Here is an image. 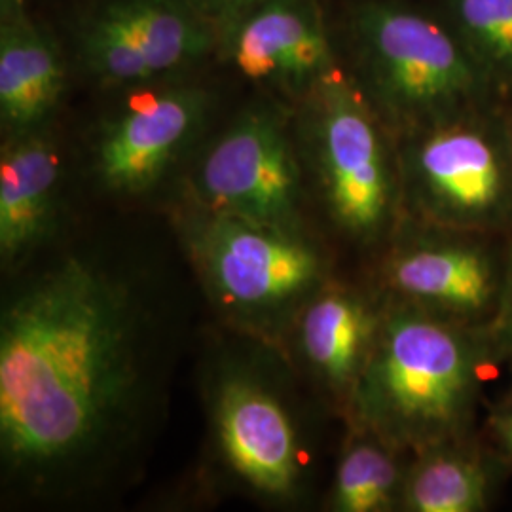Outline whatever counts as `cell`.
Masks as SVG:
<instances>
[{"label": "cell", "instance_id": "obj_23", "mask_svg": "<svg viewBox=\"0 0 512 512\" xmlns=\"http://www.w3.org/2000/svg\"><path fill=\"white\" fill-rule=\"evenodd\" d=\"M511 105V124H512V103H509Z\"/></svg>", "mask_w": 512, "mask_h": 512}, {"label": "cell", "instance_id": "obj_22", "mask_svg": "<svg viewBox=\"0 0 512 512\" xmlns=\"http://www.w3.org/2000/svg\"><path fill=\"white\" fill-rule=\"evenodd\" d=\"M2 19H12L23 14V0H0Z\"/></svg>", "mask_w": 512, "mask_h": 512}, {"label": "cell", "instance_id": "obj_2", "mask_svg": "<svg viewBox=\"0 0 512 512\" xmlns=\"http://www.w3.org/2000/svg\"><path fill=\"white\" fill-rule=\"evenodd\" d=\"M503 359L494 329L454 323L399 300L349 395L361 429L414 454L473 437L482 387Z\"/></svg>", "mask_w": 512, "mask_h": 512}, {"label": "cell", "instance_id": "obj_20", "mask_svg": "<svg viewBox=\"0 0 512 512\" xmlns=\"http://www.w3.org/2000/svg\"><path fill=\"white\" fill-rule=\"evenodd\" d=\"M494 332L495 338H497V346H499L503 359H512V251L507 291H505L503 308H501L499 319L495 323Z\"/></svg>", "mask_w": 512, "mask_h": 512}, {"label": "cell", "instance_id": "obj_21", "mask_svg": "<svg viewBox=\"0 0 512 512\" xmlns=\"http://www.w3.org/2000/svg\"><path fill=\"white\" fill-rule=\"evenodd\" d=\"M488 429L501 452L512 459V406L492 410L488 414Z\"/></svg>", "mask_w": 512, "mask_h": 512}, {"label": "cell", "instance_id": "obj_8", "mask_svg": "<svg viewBox=\"0 0 512 512\" xmlns=\"http://www.w3.org/2000/svg\"><path fill=\"white\" fill-rule=\"evenodd\" d=\"M215 27L194 0H107L82 31V57L110 84H143L198 59Z\"/></svg>", "mask_w": 512, "mask_h": 512}, {"label": "cell", "instance_id": "obj_11", "mask_svg": "<svg viewBox=\"0 0 512 512\" xmlns=\"http://www.w3.org/2000/svg\"><path fill=\"white\" fill-rule=\"evenodd\" d=\"M226 37L234 65L251 80L300 90L315 88L336 69L313 0H262Z\"/></svg>", "mask_w": 512, "mask_h": 512}, {"label": "cell", "instance_id": "obj_6", "mask_svg": "<svg viewBox=\"0 0 512 512\" xmlns=\"http://www.w3.org/2000/svg\"><path fill=\"white\" fill-rule=\"evenodd\" d=\"M385 264L391 298L442 319L494 329L503 308L512 238L416 220Z\"/></svg>", "mask_w": 512, "mask_h": 512}, {"label": "cell", "instance_id": "obj_19", "mask_svg": "<svg viewBox=\"0 0 512 512\" xmlns=\"http://www.w3.org/2000/svg\"><path fill=\"white\" fill-rule=\"evenodd\" d=\"M205 18L219 31L228 33L262 0H194Z\"/></svg>", "mask_w": 512, "mask_h": 512}, {"label": "cell", "instance_id": "obj_4", "mask_svg": "<svg viewBox=\"0 0 512 512\" xmlns=\"http://www.w3.org/2000/svg\"><path fill=\"white\" fill-rule=\"evenodd\" d=\"M414 220L512 238L511 105L495 101L399 135Z\"/></svg>", "mask_w": 512, "mask_h": 512}, {"label": "cell", "instance_id": "obj_18", "mask_svg": "<svg viewBox=\"0 0 512 512\" xmlns=\"http://www.w3.org/2000/svg\"><path fill=\"white\" fill-rule=\"evenodd\" d=\"M393 446L366 431L353 440L338 463L332 486V509L340 512L391 511L401 505L404 476Z\"/></svg>", "mask_w": 512, "mask_h": 512}, {"label": "cell", "instance_id": "obj_7", "mask_svg": "<svg viewBox=\"0 0 512 512\" xmlns=\"http://www.w3.org/2000/svg\"><path fill=\"white\" fill-rule=\"evenodd\" d=\"M192 247L220 300L247 315L285 310L321 285L325 264L294 228L211 211Z\"/></svg>", "mask_w": 512, "mask_h": 512}, {"label": "cell", "instance_id": "obj_13", "mask_svg": "<svg viewBox=\"0 0 512 512\" xmlns=\"http://www.w3.org/2000/svg\"><path fill=\"white\" fill-rule=\"evenodd\" d=\"M0 158V253L12 262L46 238L54 226L59 160L35 133L16 135Z\"/></svg>", "mask_w": 512, "mask_h": 512}, {"label": "cell", "instance_id": "obj_24", "mask_svg": "<svg viewBox=\"0 0 512 512\" xmlns=\"http://www.w3.org/2000/svg\"><path fill=\"white\" fill-rule=\"evenodd\" d=\"M511 406H512V403H511Z\"/></svg>", "mask_w": 512, "mask_h": 512}, {"label": "cell", "instance_id": "obj_14", "mask_svg": "<svg viewBox=\"0 0 512 512\" xmlns=\"http://www.w3.org/2000/svg\"><path fill=\"white\" fill-rule=\"evenodd\" d=\"M382 313L346 289L319 294L304 311L302 349L317 374L348 399L374 348Z\"/></svg>", "mask_w": 512, "mask_h": 512}, {"label": "cell", "instance_id": "obj_15", "mask_svg": "<svg viewBox=\"0 0 512 512\" xmlns=\"http://www.w3.org/2000/svg\"><path fill=\"white\" fill-rule=\"evenodd\" d=\"M63 65L54 44L23 14L2 19L0 114L14 135L35 133L63 93Z\"/></svg>", "mask_w": 512, "mask_h": 512}, {"label": "cell", "instance_id": "obj_1", "mask_svg": "<svg viewBox=\"0 0 512 512\" xmlns=\"http://www.w3.org/2000/svg\"><path fill=\"white\" fill-rule=\"evenodd\" d=\"M145 311L126 279L67 256L2 310L0 446L33 480L86 471L122 444L147 389Z\"/></svg>", "mask_w": 512, "mask_h": 512}, {"label": "cell", "instance_id": "obj_9", "mask_svg": "<svg viewBox=\"0 0 512 512\" xmlns=\"http://www.w3.org/2000/svg\"><path fill=\"white\" fill-rule=\"evenodd\" d=\"M200 188L211 211L294 228L300 173L274 116L251 112L228 129L203 160Z\"/></svg>", "mask_w": 512, "mask_h": 512}, {"label": "cell", "instance_id": "obj_10", "mask_svg": "<svg viewBox=\"0 0 512 512\" xmlns=\"http://www.w3.org/2000/svg\"><path fill=\"white\" fill-rule=\"evenodd\" d=\"M205 93L175 88L150 93L122 110L101 133L95 167L114 192H145L164 175L200 126Z\"/></svg>", "mask_w": 512, "mask_h": 512}, {"label": "cell", "instance_id": "obj_17", "mask_svg": "<svg viewBox=\"0 0 512 512\" xmlns=\"http://www.w3.org/2000/svg\"><path fill=\"white\" fill-rule=\"evenodd\" d=\"M439 16L499 97L512 103V0H440Z\"/></svg>", "mask_w": 512, "mask_h": 512}, {"label": "cell", "instance_id": "obj_16", "mask_svg": "<svg viewBox=\"0 0 512 512\" xmlns=\"http://www.w3.org/2000/svg\"><path fill=\"white\" fill-rule=\"evenodd\" d=\"M501 467L473 437L416 454L404 476L403 509L410 512H482L494 499Z\"/></svg>", "mask_w": 512, "mask_h": 512}, {"label": "cell", "instance_id": "obj_3", "mask_svg": "<svg viewBox=\"0 0 512 512\" xmlns=\"http://www.w3.org/2000/svg\"><path fill=\"white\" fill-rule=\"evenodd\" d=\"M351 33L353 80L397 135L503 101L439 14L370 0L355 10Z\"/></svg>", "mask_w": 512, "mask_h": 512}, {"label": "cell", "instance_id": "obj_12", "mask_svg": "<svg viewBox=\"0 0 512 512\" xmlns=\"http://www.w3.org/2000/svg\"><path fill=\"white\" fill-rule=\"evenodd\" d=\"M220 448L230 467L262 494L291 495L300 478V444L283 406L247 378H230L217 397Z\"/></svg>", "mask_w": 512, "mask_h": 512}, {"label": "cell", "instance_id": "obj_5", "mask_svg": "<svg viewBox=\"0 0 512 512\" xmlns=\"http://www.w3.org/2000/svg\"><path fill=\"white\" fill-rule=\"evenodd\" d=\"M315 92V154L330 219L349 238L376 243L403 209L399 154L351 76L334 69Z\"/></svg>", "mask_w": 512, "mask_h": 512}]
</instances>
